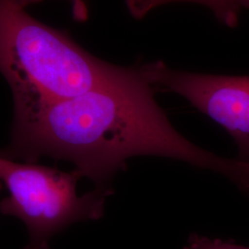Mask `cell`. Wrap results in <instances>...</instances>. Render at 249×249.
I'll use <instances>...</instances> for the list:
<instances>
[{
  "label": "cell",
  "mask_w": 249,
  "mask_h": 249,
  "mask_svg": "<svg viewBox=\"0 0 249 249\" xmlns=\"http://www.w3.org/2000/svg\"><path fill=\"white\" fill-rule=\"evenodd\" d=\"M160 156L186 161L246 185V161L214 154L187 141L171 124L139 67L117 66L93 89L50 105L28 124L12 130L0 156L36 162L42 156L69 160L81 178L108 187L135 156Z\"/></svg>",
  "instance_id": "6da1fadb"
},
{
  "label": "cell",
  "mask_w": 249,
  "mask_h": 249,
  "mask_svg": "<svg viewBox=\"0 0 249 249\" xmlns=\"http://www.w3.org/2000/svg\"><path fill=\"white\" fill-rule=\"evenodd\" d=\"M116 68L66 32L33 18L14 0H0V73L12 91V130L45 107L98 86Z\"/></svg>",
  "instance_id": "7a4b0ae2"
},
{
  "label": "cell",
  "mask_w": 249,
  "mask_h": 249,
  "mask_svg": "<svg viewBox=\"0 0 249 249\" xmlns=\"http://www.w3.org/2000/svg\"><path fill=\"white\" fill-rule=\"evenodd\" d=\"M80 178L76 170L66 173L0 156V181L9 192L0 203V212L26 225L25 249H50L51 238L71 223L103 217L107 197L113 190L97 187L79 196L76 187Z\"/></svg>",
  "instance_id": "3957f363"
},
{
  "label": "cell",
  "mask_w": 249,
  "mask_h": 249,
  "mask_svg": "<svg viewBox=\"0 0 249 249\" xmlns=\"http://www.w3.org/2000/svg\"><path fill=\"white\" fill-rule=\"evenodd\" d=\"M151 85L178 93L230 134L238 160L249 162V76L177 71L162 61L139 66Z\"/></svg>",
  "instance_id": "277c9868"
},
{
  "label": "cell",
  "mask_w": 249,
  "mask_h": 249,
  "mask_svg": "<svg viewBox=\"0 0 249 249\" xmlns=\"http://www.w3.org/2000/svg\"><path fill=\"white\" fill-rule=\"evenodd\" d=\"M178 2L203 5L211 9L222 24L229 28L237 26L241 12L244 9H249V0H125V5L132 17L141 19L153 9Z\"/></svg>",
  "instance_id": "5b68a950"
},
{
  "label": "cell",
  "mask_w": 249,
  "mask_h": 249,
  "mask_svg": "<svg viewBox=\"0 0 249 249\" xmlns=\"http://www.w3.org/2000/svg\"><path fill=\"white\" fill-rule=\"evenodd\" d=\"M184 249H249V247L234 244L231 241L211 239L198 234H192Z\"/></svg>",
  "instance_id": "8992f818"
},
{
  "label": "cell",
  "mask_w": 249,
  "mask_h": 249,
  "mask_svg": "<svg viewBox=\"0 0 249 249\" xmlns=\"http://www.w3.org/2000/svg\"><path fill=\"white\" fill-rule=\"evenodd\" d=\"M14 1L19 7L25 9L26 7L40 3L44 0H14ZM67 1L71 5L72 13L74 18L80 21L87 19L89 15L87 0H67Z\"/></svg>",
  "instance_id": "52a82bcc"
},
{
  "label": "cell",
  "mask_w": 249,
  "mask_h": 249,
  "mask_svg": "<svg viewBox=\"0 0 249 249\" xmlns=\"http://www.w3.org/2000/svg\"><path fill=\"white\" fill-rule=\"evenodd\" d=\"M2 186H3V183L0 181V190L2 189Z\"/></svg>",
  "instance_id": "ba28073f"
}]
</instances>
